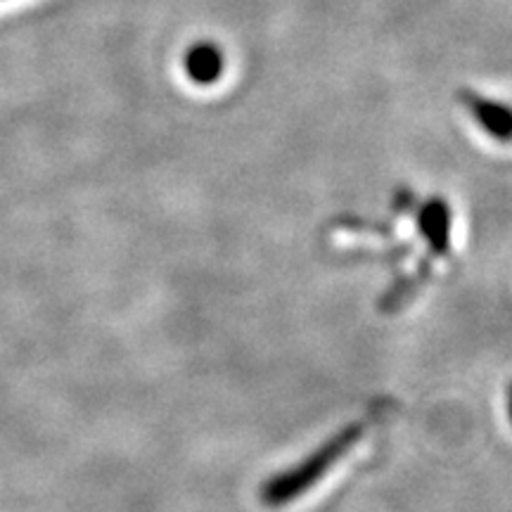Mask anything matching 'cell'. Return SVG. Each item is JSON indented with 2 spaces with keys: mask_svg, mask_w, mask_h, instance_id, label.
Instances as JSON below:
<instances>
[{
  "mask_svg": "<svg viewBox=\"0 0 512 512\" xmlns=\"http://www.w3.org/2000/svg\"><path fill=\"white\" fill-rule=\"evenodd\" d=\"M363 432H366L363 425L344 427V430H339L330 441L316 448L302 463H297L285 472H278V475L261 484V503L268 505V508H280V505L292 503L294 498L306 494L313 484H318L363 439Z\"/></svg>",
  "mask_w": 512,
  "mask_h": 512,
  "instance_id": "6da1fadb",
  "label": "cell"
},
{
  "mask_svg": "<svg viewBox=\"0 0 512 512\" xmlns=\"http://www.w3.org/2000/svg\"><path fill=\"white\" fill-rule=\"evenodd\" d=\"M460 102L479 128L498 143H512V107L505 102L484 98L477 91H460Z\"/></svg>",
  "mask_w": 512,
  "mask_h": 512,
  "instance_id": "7a4b0ae2",
  "label": "cell"
},
{
  "mask_svg": "<svg viewBox=\"0 0 512 512\" xmlns=\"http://www.w3.org/2000/svg\"><path fill=\"white\" fill-rule=\"evenodd\" d=\"M418 226L422 238L437 256H444L451 245V207L444 197H432L418 209Z\"/></svg>",
  "mask_w": 512,
  "mask_h": 512,
  "instance_id": "3957f363",
  "label": "cell"
},
{
  "mask_svg": "<svg viewBox=\"0 0 512 512\" xmlns=\"http://www.w3.org/2000/svg\"><path fill=\"white\" fill-rule=\"evenodd\" d=\"M185 76L197 86H211L221 79L223 69H226V57L223 50L211 41H200L190 46L183 55Z\"/></svg>",
  "mask_w": 512,
  "mask_h": 512,
  "instance_id": "277c9868",
  "label": "cell"
},
{
  "mask_svg": "<svg viewBox=\"0 0 512 512\" xmlns=\"http://www.w3.org/2000/svg\"><path fill=\"white\" fill-rule=\"evenodd\" d=\"M508 413H510V420H512V382L508 387Z\"/></svg>",
  "mask_w": 512,
  "mask_h": 512,
  "instance_id": "5b68a950",
  "label": "cell"
}]
</instances>
